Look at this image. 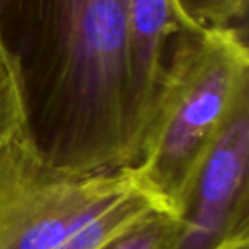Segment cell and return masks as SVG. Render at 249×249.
Wrapping results in <instances>:
<instances>
[{
	"label": "cell",
	"mask_w": 249,
	"mask_h": 249,
	"mask_svg": "<svg viewBox=\"0 0 249 249\" xmlns=\"http://www.w3.org/2000/svg\"><path fill=\"white\" fill-rule=\"evenodd\" d=\"M130 0H0V41L21 77L26 132L77 173L133 167L126 33Z\"/></svg>",
	"instance_id": "6da1fadb"
},
{
	"label": "cell",
	"mask_w": 249,
	"mask_h": 249,
	"mask_svg": "<svg viewBox=\"0 0 249 249\" xmlns=\"http://www.w3.org/2000/svg\"><path fill=\"white\" fill-rule=\"evenodd\" d=\"M248 104L244 29H184L174 36L133 166L140 188L160 212L184 217L205 160Z\"/></svg>",
	"instance_id": "7a4b0ae2"
},
{
	"label": "cell",
	"mask_w": 249,
	"mask_h": 249,
	"mask_svg": "<svg viewBox=\"0 0 249 249\" xmlns=\"http://www.w3.org/2000/svg\"><path fill=\"white\" fill-rule=\"evenodd\" d=\"M139 188L133 167L77 173L48 162L24 130L0 150V249H55Z\"/></svg>",
	"instance_id": "3957f363"
},
{
	"label": "cell",
	"mask_w": 249,
	"mask_h": 249,
	"mask_svg": "<svg viewBox=\"0 0 249 249\" xmlns=\"http://www.w3.org/2000/svg\"><path fill=\"white\" fill-rule=\"evenodd\" d=\"M249 104L237 111L195 183L176 249H215L249 229Z\"/></svg>",
	"instance_id": "277c9868"
},
{
	"label": "cell",
	"mask_w": 249,
	"mask_h": 249,
	"mask_svg": "<svg viewBox=\"0 0 249 249\" xmlns=\"http://www.w3.org/2000/svg\"><path fill=\"white\" fill-rule=\"evenodd\" d=\"M184 29L173 0H130L126 84L130 130L137 159L166 70L167 50L174 36Z\"/></svg>",
	"instance_id": "5b68a950"
},
{
	"label": "cell",
	"mask_w": 249,
	"mask_h": 249,
	"mask_svg": "<svg viewBox=\"0 0 249 249\" xmlns=\"http://www.w3.org/2000/svg\"><path fill=\"white\" fill-rule=\"evenodd\" d=\"M157 212L160 208L156 201L139 188L82 225L55 249H104Z\"/></svg>",
	"instance_id": "8992f818"
},
{
	"label": "cell",
	"mask_w": 249,
	"mask_h": 249,
	"mask_svg": "<svg viewBox=\"0 0 249 249\" xmlns=\"http://www.w3.org/2000/svg\"><path fill=\"white\" fill-rule=\"evenodd\" d=\"M186 29H244L249 0H173Z\"/></svg>",
	"instance_id": "52a82bcc"
},
{
	"label": "cell",
	"mask_w": 249,
	"mask_h": 249,
	"mask_svg": "<svg viewBox=\"0 0 249 249\" xmlns=\"http://www.w3.org/2000/svg\"><path fill=\"white\" fill-rule=\"evenodd\" d=\"M26 130V107L19 70L0 41V150Z\"/></svg>",
	"instance_id": "ba28073f"
},
{
	"label": "cell",
	"mask_w": 249,
	"mask_h": 249,
	"mask_svg": "<svg viewBox=\"0 0 249 249\" xmlns=\"http://www.w3.org/2000/svg\"><path fill=\"white\" fill-rule=\"evenodd\" d=\"M179 232L181 218L157 212L104 249H176Z\"/></svg>",
	"instance_id": "9c48e42d"
},
{
	"label": "cell",
	"mask_w": 249,
	"mask_h": 249,
	"mask_svg": "<svg viewBox=\"0 0 249 249\" xmlns=\"http://www.w3.org/2000/svg\"><path fill=\"white\" fill-rule=\"evenodd\" d=\"M215 249H249V229L248 231L235 232L229 235L222 244H218Z\"/></svg>",
	"instance_id": "30bf717a"
}]
</instances>
